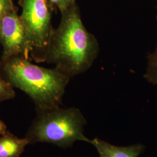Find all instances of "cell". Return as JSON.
Instances as JSON below:
<instances>
[{"label":"cell","mask_w":157,"mask_h":157,"mask_svg":"<svg viewBox=\"0 0 157 157\" xmlns=\"http://www.w3.org/2000/svg\"><path fill=\"white\" fill-rule=\"evenodd\" d=\"M60 23L51 37L44 62L71 78L89 70L99 54L98 40L82 22L77 4L61 13Z\"/></svg>","instance_id":"6da1fadb"},{"label":"cell","mask_w":157,"mask_h":157,"mask_svg":"<svg viewBox=\"0 0 157 157\" xmlns=\"http://www.w3.org/2000/svg\"><path fill=\"white\" fill-rule=\"evenodd\" d=\"M1 71L13 88L31 98L37 111L61 107L71 78L55 67H40L21 56L0 62Z\"/></svg>","instance_id":"7a4b0ae2"},{"label":"cell","mask_w":157,"mask_h":157,"mask_svg":"<svg viewBox=\"0 0 157 157\" xmlns=\"http://www.w3.org/2000/svg\"><path fill=\"white\" fill-rule=\"evenodd\" d=\"M37 112L25 137L30 143H45L62 148L71 147L77 141L90 143L84 135L86 121L78 108L58 107Z\"/></svg>","instance_id":"3957f363"},{"label":"cell","mask_w":157,"mask_h":157,"mask_svg":"<svg viewBox=\"0 0 157 157\" xmlns=\"http://www.w3.org/2000/svg\"><path fill=\"white\" fill-rule=\"evenodd\" d=\"M20 15L32 48L33 59L44 62L45 52L54 28L52 10L47 0H21Z\"/></svg>","instance_id":"277c9868"},{"label":"cell","mask_w":157,"mask_h":157,"mask_svg":"<svg viewBox=\"0 0 157 157\" xmlns=\"http://www.w3.org/2000/svg\"><path fill=\"white\" fill-rule=\"evenodd\" d=\"M0 45L2 47L1 61L17 56L29 59L32 53L26 29L16 10L0 20Z\"/></svg>","instance_id":"5b68a950"},{"label":"cell","mask_w":157,"mask_h":157,"mask_svg":"<svg viewBox=\"0 0 157 157\" xmlns=\"http://www.w3.org/2000/svg\"><path fill=\"white\" fill-rule=\"evenodd\" d=\"M90 144L95 147L100 157H139L145 150L141 144L119 147L98 138L90 140Z\"/></svg>","instance_id":"8992f818"},{"label":"cell","mask_w":157,"mask_h":157,"mask_svg":"<svg viewBox=\"0 0 157 157\" xmlns=\"http://www.w3.org/2000/svg\"><path fill=\"white\" fill-rule=\"evenodd\" d=\"M29 144L27 138H19L8 131L0 137V157H19Z\"/></svg>","instance_id":"52a82bcc"},{"label":"cell","mask_w":157,"mask_h":157,"mask_svg":"<svg viewBox=\"0 0 157 157\" xmlns=\"http://www.w3.org/2000/svg\"><path fill=\"white\" fill-rule=\"evenodd\" d=\"M156 17L157 20V13ZM144 78L149 83L157 85V46L152 53L148 54L147 67Z\"/></svg>","instance_id":"ba28073f"},{"label":"cell","mask_w":157,"mask_h":157,"mask_svg":"<svg viewBox=\"0 0 157 157\" xmlns=\"http://www.w3.org/2000/svg\"><path fill=\"white\" fill-rule=\"evenodd\" d=\"M0 70V104L15 98V92L13 86L6 79Z\"/></svg>","instance_id":"9c48e42d"},{"label":"cell","mask_w":157,"mask_h":157,"mask_svg":"<svg viewBox=\"0 0 157 157\" xmlns=\"http://www.w3.org/2000/svg\"><path fill=\"white\" fill-rule=\"evenodd\" d=\"M52 11L61 13L76 4V0H47Z\"/></svg>","instance_id":"30bf717a"},{"label":"cell","mask_w":157,"mask_h":157,"mask_svg":"<svg viewBox=\"0 0 157 157\" xmlns=\"http://www.w3.org/2000/svg\"><path fill=\"white\" fill-rule=\"evenodd\" d=\"M13 0H0V20L9 12L15 10Z\"/></svg>","instance_id":"8fae6325"},{"label":"cell","mask_w":157,"mask_h":157,"mask_svg":"<svg viewBox=\"0 0 157 157\" xmlns=\"http://www.w3.org/2000/svg\"><path fill=\"white\" fill-rule=\"evenodd\" d=\"M8 131L6 124L0 119V135L6 134Z\"/></svg>","instance_id":"7c38bea8"},{"label":"cell","mask_w":157,"mask_h":157,"mask_svg":"<svg viewBox=\"0 0 157 157\" xmlns=\"http://www.w3.org/2000/svg\"><path fill=\"white\" fill-rule=\"evenodd\" d=\"M0 46H1V45H0Z\"/></svg>","instance_id":"4fadbf2b"}]
</instances>
